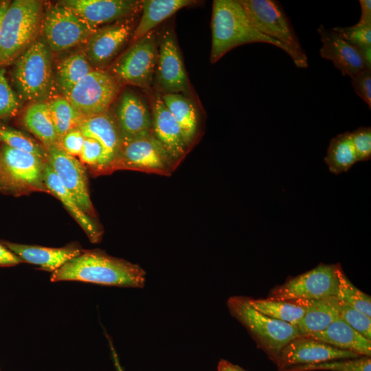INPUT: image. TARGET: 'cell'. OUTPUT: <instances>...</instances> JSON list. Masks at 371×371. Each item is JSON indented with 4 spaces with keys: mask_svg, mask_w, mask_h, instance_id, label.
<instances>
[{
    "mask_svg": "<svg viewBox=\"0 0 371 371\" xmlns=\"http://www.w3.org/2000/svg\"><path fill=\"white\" fill-rule=\"evenodd\" d=\"M146 271L138 265L105 252L82 250L78 256L52 272V282L81 281L106 286L142 288Z\"/></svg>",
    "mask_w": 371,
    "mask_h": 371,
    "instance_id": "1",
    "label": "cell"
},
{
    "mask_svg": "<svg viewBox=\"0 0 371 371\" xmlns=\"http://www.w3.org/2000/svg\"><path fill=\"white\" fill-rule=\"evenodd\" d=\"M211 29V63L234 47L253 43L275 45L289 55L284 45L264 35L251 24L238 0L213 1Z\"/></svg>",
    "mask_w": 371,
    "mask_h": 371,
    "instance_id": "2",
    "label": "cell"
},
{
    "mask_svg": "<svg viewBox=\"0 0 371 371\" xmlns=\"http://www.w3.org/2000/svg\"><path fill=\"white\" fill-rule=\"evenodd\" d=\"M11 76L15 92L21 101L47 102L53 97L52 52L42 36L14 61Z\"/></svg>",
    "mask_w": 371,
    "mask_h": 371,
    "instance_id": "3",
    "label": "cell"
},
{
    "mask_svg": "<svg viewBox=\"0 0 371 371\" xmlns=\"http://www.w3.org/2000/svg\"><path fill=\"white\" fill-rule=\"evenodd\" d=\"M43 12L41 1H11L1 25L0 68L14 62L39 37Z\"/></svg>",
    "mask_w": 371,
    "mask_h": 371,
    "instance_id": "4",
    "label": "cell"
},
{
    "mask_svg": "<svg viewBox=\"0 0 371 371\" xmlns=\"http://www.w3.org/2000/svg\"><path fill=\"white\" fill-rule=\"evenodd\" d=\"M227 305L231 315L249 331L261 348L276 363L283 348L300 336L297 326L269 317L251 306L246 297L233 296Z\"/></svg>",
    "mask_w": 371,
    "mask_h": 371,
    "instance_id": "5",
    "label": "cell"
},
{
    "mask_svg": "<svg viewBox=\"0 0 371 371\" xmlns=\"http://www.w3.org/2000/svg\"><path fill=\"white\" fill-rule=\"evenodd\" d=\"M251 24L264 35L284 45L296 67H308V58L280 2L238 0Z\"/></svg>",
    "mask_w": 371,
    "mask_h": 371,
    "instance_id": "6",
    "label": "cell"
},
{
    "mask_svg": "<svg viewBox=\"0 0 371 371\" xmlns=\"http://www.w3.org/2000/svg\"><path fill=\"white\" fill-rule=\"evenodd\" d=\"M47 161L0 143V193L14 196L49 193L44 179Z\"/></svg>",
    "mask_w": 371,
    "mask_h": 371,
    "instance_id": "7",
    "label": "cell"
},
{
    "mask_svg": "<svg viewBox=\"0 0 371 371\" xmlns=\"http://www.w3.org/2000/svg\"><path fill=\"white\" fill-rule=\"evenodd\" d=\"M158 58V34L153 30L133 43L109 70L121 83L146 90L153 86Z\"/></svg>",
    "mask_w": 371,
    "mask_h": 371,
    "instance_id": "8",
    "label": "cell"
},
{
    "mask_svg": "<svg viewBox=\"0 0 371 371\" xmlns=\"http://www.w3.org/2000/svg\"><path fill=\"white\" fill-rule=\"evenodd\" d=\"M94 31L60 2L44 8L41 34L52 53L84 44Z\"/></svg>",
    "mask_w": 371,
    "mask_h": 371,
    "instance_id": "9",
    "label": "cell"
},
{
    "mask_svg": "<svg viewBox=\"0 0 371 371\" xmlns=\"http://www.w3.org/2000/svg\"><path fill=\"white\" fill-rule=\"evenodd\" d=\"M120 87L121 82L109 70L93 69L63 96L87 117L108 111Z\"/></svg>",
    "mask_w": 371,
    "mask_h": 371,
    "instance_id": "10",
    "label": "cell"
},
{
    "mask_svg": "<svg viewBox=\"0 0 371 371\" xmlns=\"http://www.w3.org/2000/svg\"><path fill=\"white\" fill-rule=\"evenodd\" d=\"M157 93H181L191 97V88L172 26L158 36V58L154 78Z\"/></svg>",
    "mask_w": 371,
    "mask_h": 371,
    "instance_id": "11",
    "label": "cell"
},
{
    "mask_svg": "<svg viewBox=\"0 0 371 371\" xmlns=\"http://www.w3.org/2000/svg\"><path fill=\"white\" fill-rule=\"evenodd\" d=\"M177 166L165 148L151 135L122 144L111 172L130 170L170 176Z\"/></svg>",
    "mask_w": 371,
    "mask_h": 371,
    "instance_id": "12",
    "label": "cell"
},
{
    "mask_svg": "<svg viewBox=\"0 0 371 371\" xmlns=\"http://www.w3.org/2000/svg\"><path fill=\"white\" fill-rule=\"evenodd\" d=\"M339 265L321 263L314 269L276 286L271 290L268 298L300 302L336 296Z\"/></svg>",
    "mask_w": 371,
    "mask_h": 371,
    "instance_id": "13",
    "label": "cell"
},
{
    "mask_svg": "<svg viewBox=\"0 0 371 371\" xmlns=\"http://www.w3.org/2000/svg\"><path fill=\"white\" fill-rule=\"evenodd\" d=\"M134 16L101 27L87 38L83 54L93 69H104L131 40L136 27Z\"/></svg>",
    "mask_w": 371,
    "mask_h": 371,
    "instance_id": "14",
    "label": "cell"
},
{
    "mask_svg": "<svg viewBox=\"0 0 371 371\" xmlns=\"http://www.w3.org/2000/svg\"><path fill=\"white\" fill-rule=\"evenodd\" d=\"M47 162L59 180L82 211L91 218L96 214L88 188V178L83 164L66 153L58 144L47 148Z\"/></svg>",
    "mask_w": 371,
    "mask_h": 371,
    "instance_id": "15",
    "label": "cell"
},
{
    "mask_svg": "<svg viewBox=\"0 0 371 371\" xmlns=\"http://www.w3.org/2000/svg\"><path fill=\"white\" fill-rule=\"evenodd\" d=\"M361 356L333 347L321 341L300 335L290 341L281 351L276 361L278 371L303 365L316 364Z\"/></svg>",
    "mask_w": 371,
    "mask_h": 371,
    "instance_id": "16",
    "label": "cell"
},
{
    "mask_svg": "<svg viewBox=\"0 0 371 371\" xmlns=\"http://www.w3.org/2000/svg\"><path fill=\"white\" fill-rule=\"evenodd\" d=\"M94 30L141 12L142 1L66 0L60 1Z\"/></svg>",
    "mask_w": 371,
    "mask_h": 371,
    "instance_id": "17",
    "label": "cell"
},
{
    "mask_svg": "<svg viewBox=\"0 0 371 371\" xmlns=\"http://www.w3.org/2000/svg\"><path fill=\"white\" fill-rule=\"evenodd\" d=\"M114 116L122 144L153 133L151 111L145 101L132 90H124L122 93Z\"/></svg>",
    "mask_w": 371,
    "mask_h": 371,
    "instance_id": "18",
    "label": "cell"
},
{
    "mask_svg": "<svg viewBox=\"0 0 371 371\" xmlns=\"http://www.w3.org/2000/svg\"><path fill=\"white\" fill-rule=\"evenodd\" d=\"M322 46L321 56L333 63L342 76L350 78L368 67L361 51L341 38L333 28L328 30L321 25L317 29Z\"/></svg>",
    "mask_w": 371,
    "mask_h": 371,
    "instance_id": "19",
    "label": "cell"
},
{
    "mask_svg": "<svg viewBox=\"0 0 371 371\" xmlns=\"http://www.w3.org/2000/svg\"><path fill=\"white\" fill-rule=\"evenodd\" d=\"M151 115L154 136L177 166L186 155L188 147L179 125L157 92L152 97Z\"/></svg>",
    "mask_w": 371,
    "mask_h": 371,
    "instance_id": "20",
    "label": "cell"
},
{
    "mask_svg": "<svg viewBox=\"0 0 371 371\" xmlns=\"http://www.w3.org/2000/svg\"><path fill=\"white\" fill-rule=\"evenodd\" d=\"M5 247L23 262L38 265L41 269L54 272L71 259L78 256L82 249L76 245L61 248L45 247L1 241Z\"/></svg>",
    "mask_w": 371,
    "mask_h": 371,
    "instance_id": "21",
    "label": "cell"
},
{
    "mask_svg": "<svg viewBox=\"0 0 371 371\" xmlns=\"http://www.w3.org/2000/svg\"><path fill=\"white\" fill-rule=\"evenodd\" d=\"M85 137L98 140L104 147L109 163V173L122 145L120 130L115 116L109 111L85 117L77 126Z\"/></svg>",
    "mask_w": 371,
    "mask_h": 371,
    "instance_id": "22",
    "label": "cell"
},
{
    "mask_svg": "<svg viewBox=\"0 0 371 371\" xmlns=\"http://www.w3.org/2000/svg\"><path fill=\"white\" fill-rule=\"evenodd\" d=\"M304 336L321 341L339 349L355 352L361 357L371 356V340L353 329L341 317L324 330Z\"/></svg>",
    "mask_w": 371,
    "mask_h": 371,
    "instance_id": "23",
    "label": "cell"
},
{
    "mask_svg": "<svg viewBox=\"0 0 371 371\" xmlns=\"http://www.w3.org/2000/svg\"><path fill=\"white\" fill-rule=\"evenodd\" d=\"M44 179L49 194H53L62 202L85 231L90 241L93 243L100 242L103 234L102 229L93 218L82 211L71 194L63 186L47 161L45 167Z\"/></svg>",
    "mask_w": 371,
    "mask_h": 371,
    "instance_id": "24",
    "label": "cell"
},
{
    "mask_svg": "<svg viewBox=\"0 0 371 371\" xmlns=\"http://www.w3.org/2000/svg\"><path fill=\"white\" fill-rule=\"evenodd\" d=\"M196 2L193 0L142 1L141 16L134 30L131 43L155 30L158 25L179 10L196 4Z\"/></svg>",
    "mask_w": 371,
    "mask_h": 371,
    "instance_id": "25",
    "label": "cell"
},
{
    "mask_svg": "<svg viewBox=\"0 0 371 371\" xmlns=\"http://www.w3.org/2000/svg\"><path fill=\"white\" fill-rule=\"evenodd\" d=\"M340 317L339 300L330 296L307 302L304 315L297 324L300 335L326 329Z\"/></svg>",
    "mask_w": 371,
    "mask_h": 371,
    "instance_id": "26",
    "label": "cell"
},
{
    "mask_svg": "<svg viewBox=\"0 0 371 371\" xmlns=\"http://www.w3.org/2000/svg\"><path fill=\"white\" fill-rule=\"evenodd\" d=\"M21 122L46 149L58 144V139L47 101L30 103L23 113Z\"/></svg>",
    "mask_w": 371,
    "mask_h": 371,
    "instance_id": "27",
    "label": "cell"
},
{
    "mask_svg": "<svg viewBox=\"0 0 371 371\" xmlns=\"http://www.w3.org/2000/svg\"><path fill=\"white\" fill-rule=\"evenodd\" d=\"M167 109L179 125L189 148L199 131V119L190 98L181 93L160 94Z\"/></svg>",
    "mask_w": 371,
    "mask_h": 371,
    "instance_id": "28",
    "label": "cell"
},
{
    "mask_svg": "<svg viewBox=\"0 0 371 371\" xmlns=\"http://www.w3.org/2000/svg\"><path fill=\"white\" fill-rule=\"evenodd\" d=\"M249 304L265 315L297 326L305 313L308 301L278 300L246 297Z\"/></svg>",
    "mask_w": 371,
    "mask_h": 371,
    "instance_id": "29",
    "label": "cell"
},
{
    "mask_svg": "<svg viewBox=\"0 0 371 371\" xmlns=\"http://www.w3.org/2000/svg\"><path fill=\"white\" fill-rule=\"evenodd\" d=\"M324 161L329 170L335 175L347 172L357 162L350 132L339 134L330 139Z\"/></svg>",
    "mask_w": 371,
    "mask_h": 371,
    "instance_id": "30",
    "label": "cell"
},
{
    "mask_svg": "<svg viewBox=\"0 0 371 371\" xmlns=\"http://www.w3.org/2000/svg\"><path fill=\"white\" fill-rule=\"evenodd\" d=\"M92 70L83 53H74L61 59L56 65V78L63 95Z\"/></svg>",
    "mask_w": 371,
    "mask_h": 371,
    "instance_id": "31",
    "label": "cell"
},
{
    "mask_svg": "<svg viewBox=\"0 0 371 371\" xmlns=\"http://www.w3.org/2000/svg\"><path fill=\"white\" fill-rule=\"evenodd\" d=\"M47 103L59 142L67 131L77 127L85 117L63 95L53 96Z\"/></svg>",
    "mask_w": 371,
    "mask_h": 371,
    "instance_id": "32",
    "label": "cell"
},
{
    "mask_svg": "<svg viewBox=\"0 0 371 371\" xmlns=\"http://www.w3.org/2000/svg\"><path fill=\"white\" fill-rule=\"evenodd\" d=\"M0 143L47 160V150L41 143L3 123L0 124Z\"/></svg>",
    "mask_w": 371,
    "mask_h": 371,
    "instance_id": "33",
    "label": "cell"
},
{
    "mask_svg": "<svg viewBox=\"0 0 371 371\" xmlns=\"http://www.w3.org/2000/svg\"><path fill=\"white\" fill-rule=\"evenodd\" d=\"M338 290L336 297L371 317V297L357 289L346 277L340 264L337 269Z\"/></svg>",
    "mask_w": 371,
    "mask_h": 371,
    "instance_id": "34",
    "label": "cell"
},
{
    "mask_svg": "<svg viewBox=\"0 0 371 371\" xmlns=\"http://www.w3.org/2000/svg\"><path fill=\"white\" fill-rule=\"evenodd\" d=\"M341 38L357 47L371 68V23H360L348 27L333 28Z\"/></svg>",
    "mask_w": 371,
    "mask_h": 371,
    "instance_id": "35",
    "label": "cell"
},
{
    "mask_svg": "<svg viewBox=\"0 0 371 371\" xmlns=\"http://www.w3.org/2000/svg\"><path fill=\"white\" fill-rule=\"evenodd\" d=\"M371 371V359L361 357L355 359H338L316 364L293 366L281 371Z\"/></svg>",
    "mask_w": 371,
    "mask_h": 371,
    "instance_id": "36",
    "label": "cell"
},
{
    "mask_svg": "<svg viewBox=\"0 0 371 371\" xmlns=\"http://www.w3.org/2000/svg\"><path fill=\"white\" fill-rule=\"evenodd\" d=\"M21 106V100L5 76V67L0 68V124L16 116Z\"/></svg>",
    "mask_w": 371,
    "mask_h": 371,
    "instance_id": "37",
    "label": "cell"
},
{
    "mask_svg": "<svg viewBox=\"0 0 371 371\" xmlns=\"http://www.w3.org/2000/svg\"><path fill=\"white\" fill-rule=\"evenodd\" d=\"M340 317L350 326L371 340V317L350 304L339 301Z\"/></svg>",
    "mask_w": 371,
    "mask_h": 371,
    "instance_id": "38",
    "label": "cell"
},
{
    "mask_svg": "<svg viewBox=\"0 0 371 371\" xmlns=\"http://www.w3.org/2000/svg\"><path fill=\"white\" fill-rule=\"evenodd\" d=\"M351 139L357 161H367L371 157V128L361 126L350 132Z\"/></svg>",
    "mask_w": 371,
    "mask_h": 371,
    "instance_id": "39",
    "label": "cell"
},
{
    "mask_svg": "<svg viewBox=\"0 0 371 371\" xmlns=\"http://www.w3.org/2000/svg\"><path fill=\"white\" fill-rule=\"evenodd\" d=\"M85 138L80 130L75 127L67 131L58 144L68 155L73 157L79 156Z\"/></svg>",
    "mask_w": 371,
    "mask_h": 371,
    "instance_id": "40",
    "label": "cell"
},
{
    "mask_svg": "<svg viewBox=\"0 0 371 371\" xmlns=\"http://www.w3.org/2000/svg\"><path fill=\"white\" fill-rule=\"evenodd\" d=\"M355 93L371 108V69H366L351 78Z\"/></svg>",
    "mask_w": 371,
    "mask_h": 371,
    "instance_id": "41",
    "label": "cell"
},
{
    "mask_svg": "<svg viewBox=\"0 0 371 371\" xmlns=\"http://www.w3.org/2000/svg\"><path fill=\"white\" fill-rule=\"evenodd\" d=\"M24 262L19 256L0 243V266H15Z\"/></svg>",
    "mask_w": 371,
    "mask_h": 371,
    "instance_id": "42",
    "label": "cell"
},
{
    "mask_svg": "<svg viewBox=\"0 0 371 371\" xmlns=\"http://www.w3.org/2000/svg\"><path fill=\"white\" fill-rule=\"evenodd\" d=\"M359 3L361 9V14L359 23H371V1L360 0Z\"/></svg>",
    "mask_w": 371,
    "mask_h": 371,
    "instance_id": "43",
    "label": "cell"
},
{
    "mask_svg": "<svg viewBox=\"0 0 371 371\" xmlns=\"http://www.w3.org/2000/svg\"><path fill=\"white\" fill-rule=\"evenodd\" d=\"M218 371H245L242 368L222 359L218 365Z\"/></svg>",
    "mask_w": 371,
    "mask_h": 371,
    "instance_id": "44",
    "label": "cell"
},
{
    "mask_svg": "<svg viewBox=\"0 0 371 371\" xmlns=\"http://www.w3.org/2000/svg\"><path fill=\"white\" fill-rule=\"evenodd\" d=\"M108 340H109V345H110V348H111V353H112V357L113 359V362H114V364H115V368H116V371H124L123 369H122V367L121 366L120 363V361H119V359L117 357V355L115 352V350L113 347V345L109 337H108Z\"/></svg>",
    "mask_w": 371,
    "mask_h": 371,
    "instance_id": "45",
    "label": "cell"
},
{
    "mask_svg": "<svg viewBox=\"0 0 371 371\" xmlns=\"http://www.w3.org/2000/svg\"><path fill=\"white\" fill-rule=\"evenodd\" d=\"M10 3H11V1L0 0V34H1V25L2 19Z\"/></svg>",
    "mask_w": 371,
    "mask_h": 371,
    "instance_id": "46",
    "label": "cell"
}]
</instances>
